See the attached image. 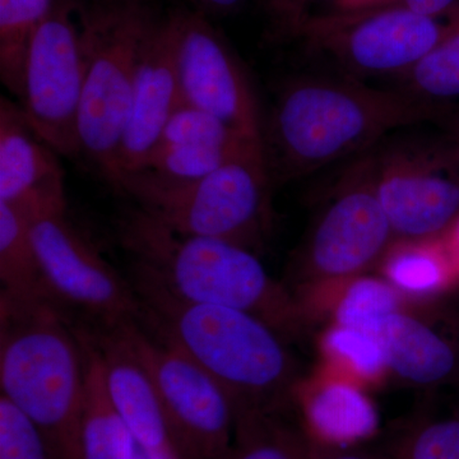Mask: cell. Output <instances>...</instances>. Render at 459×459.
<instances>
[{"instance_id": "cell-1", "label": "cell", "mask_w": 459, "mask_h": 459, "mask_svg": "<svg viewBox=\"0 0 459 459\" xmlns=\"http://www.w3.org/2000/svg\"><path fill=\"white\" fill-rule=\"evenodd\" d=\"M452 108L350 78L300 77L281 87L262 144L272 181H286L371 152L388 133L446 120Z\"/></svg>"}, {"instance_id": "cell-2", "label": "cell", "mask_w": 459, "mask_h": 459, "mask_svg": "<svg viewBox=\"0 0 459 459\" xmlns=\"http://www.w3.org/2000/svg\"><path fill=\"white\" fill-rule=\"evenodd\" d=\"M142 325L174 344L231 394L238 411L283 409L296 383L281 333L255 314L180 300L134 273Z\"/></svg>"}, {"instance_id": "cell-3", "label": "cell", "mask_w": 459, "mask_h": 459, "mask_svg": "<svg viewBox=\"0 0 459 459\" xmlns=\"http://www.w3.org/2000/svg\"><path fill=\"white\" fill-rule=\"evenodd\" d=\"M119 237L134 273L180 300L255 314L281 334L294 332L303 320L300 305L247 247L180 234L141 208L124 217Z\"/></svg>"}, {"instance_id": "cell-4", "label": "cell", "mask_w": 459, "mask_h": 459, "mask_svg": "<svg viewBox=\"0 0 459 459\" xmlns=\"http://www.w3.org/2000/svg\"><path fill=\"white\" fill-rule=\"evenodd\" d=\"M82 331L59 305L0 301V386L36 422L56 459H75L86 395Z\"/></svg>"}, {"instance_id": "cell-5", "label": "cell", "mask_w": 459, "mask_h": 459, "mask_svg": "<svg viewBox=\"0 0 459 459\" xmlns=\"http://www.w3.org/2000/svg\"><path fill=\"white\" fill-rule=\"evenodd\" d=\"M272 178L262 143L250 144L198 180L169 183L133 172L115 188L165 226L255 249L271 220Z\"/></svg>"}, {"instance_id": "cell-6", "label": "cell", "mask_w": 459, "mask_h": 459, "mask_svg": "<svg viewBox=\"0 0 459 459\" xmlns=\"http://www.w3.org/2000/svg\"><path fill=\"white\" fill-rule=\"evenodd\" d=\"M84 59L81 155L113 186L142 45L156 16L148 0H98L77 7Z\"/></svg>"}, {"instance_id": "cell-7", "label": "cell", "mask_w": 459, "mask_h": 459, "mask_svg": "<svg viewBox=\"0 0 459 459\" xmlns=\"http://www.w3.org/2000/svg\"><path fill=\"white\" fill-rule=\"evenodd\" d=\"M459 27V7L440 17L420 14L403 4L365 11L310 14L295 36L350 74H409L429 51Z\"/></svg>"}, {"instance_id": "cell-8", "label": "cell", "mask_w": 459, "mask_h": 459, "mask_svg": "<svg viewBox=\"0 0 459 459\" xmlns=\"http://www.w3.org/2000/svg\"><path fill=\"white\" fill-rule=\"evenodd\" d=\"M114 327L150 374L184 458H225L237 429L238 406L231 394L189 356L141 322Z\"/></svg>"}, {"instance_id": "cell-9", "label": "cell", "mask_w": 459, "mask_h": 459, "mask_svg": "<svg viewBox=\"0 0 459 459\" xmlns=\"http://www.w3.org/2000/svg\"><path fill=\"white\" fill-rule=\"evenodd\" d=\"M83 78L77 5L56 0L30 45L18 105L33 131L57 155H81L78 117Z\"/></svg>"}, {"instance_id": "cell-10", "label": "cell", "mask_w": 459, "mask_h": 459, "mask_svg": "<svg viewBox=\"0 0 459 459\" xmlns=\"http://www.w3.org/2000/svg\"><path fill=\"white\" fill-rule=\"evenodd\" d=\"M394 241L377 197L373 153H365L346 171L307 238L303 276L310 282H350L382 262Z\"/></svg>"}, {"instance_id": "cell-11", "label": "cell", "mask_w": 459, "mask_h": 459, "mask_svg": "<svg viewBox=\"0 0 459 459\" xmlns=\"http://www.w3.org/2000/svg\"><path fill=\"white\" fill-rule=\"evenodd\" d=\"M373 156L377 197L395 240L442 238L459 219V169L443 144L398 143Z\"/></svg>"}, {"instance_id": "cell-12", "label": "cell", "mask_w": 459, "mask_h": 459, "mask_svg": "<svg viewBox=\"0 0 459 459\" xmlns=\"http://www.w3.org/2000/svg\"><path fill=\"white\" fill-rule=\"evenodd\" d=\"M31 232L45 281L57 304L89 314L98 320L99 328L142 322L134 287L69 221L66 211L31 220Z\"/></svg>"}, {"instance_id": "cell-13", "label": "cell", "mask_w": 459, "mask_h": 459, "mask_svg": "<svg viewBox=\"0 0 459 459\" xmlns=\"http://www.w3.org/2000/svg\"><path fill=\"white\" fill-rule=\"evenodd\" d=\"M181 102L262 141L263 122L252 83L210 18L195 9L170 14Z\"/></svg>"}, {"instance_id": "cell-14", "label": "cell", "mask_w": 459, "mask_h": 459, "mask_svg": "<svg viewBox=\"0 0 459 459\" xmlns=\"http://www.w3.org/2000/svg\"><path fill=\"white\" fill-rule=\"evenodd\" d=\"M180 104L170 14L156 16L142 45L114 186L126 175L143 168L166 123Z\"/></svg>"}, {"instance_id": "cell-15", "label": "cell", "mask_w": 459, "mask_h": 459, "mask_svg": "<svg viewBox=\"0 0 459 459\" xmlns=\"http://www.w3.org/2000/svg\"><path fill=\"white\" fill-rule=\"evenodd\" d=\"M0 204L27 219L66 211L65 174L20 105L0 100Z\"/></svg>"}, {"instance_id": "cell-16", "label": "cell", "mask_w": 459, "mask_h": 459, "mask_svg": "<svg viewBox=\"0 0 459 459\" xmlns=\"http://www.w3.org/2000/svg\"><path fill=\"white\" fill-rule=\"evenodd\" d=\"M90 334L98 350L108 398L138 448L156 459H186L150 374L119 329L98 328Z\"/></svg>"}, {"instance_id": "cell-17", "label": "cell", "mask_w": 459, "mask_h": 459, "mask_svg": "<svg viewBox=\"0 0 459 459\" xmlns=\"http://www.w3.org/2000/svg\"><path fill=\"white\" fill-rule=\"evenodd\" d=\"M385 368L410 385L433 388L459 377V347L427 320L395 312L374 329Z\"/></svg>"}, {"instance_id": "cell-18", "label": "cell", "mask_w": 459, "mask_h": 459, "mask_svg": "<svg viewBox=\"0 0 459 459\" xmlns=\"http://www.w3.org/2000/svg\"><path fill=\"white\" fill-rule=\"evenodd\" d=\"M300 424L314 446L350 448L376 437L379 413L360 389L347 383L332 382L307 395Z\"/></svg>"}, {"instance_id": "cell-19", "label": "cell", "mask_w": 459, "mask_h": 459, "mask_svg": "<svg viewBox=\"0 0 459 459\" xmlns=\"http://www.w3.org/2000/svg\"><path fill=\"white\" fill-rule=\"evenodd\" d=\"M81 331L86 350L87 382L75 459H134L137 444L108 398L98 350L90 332Z\"/></svg>"}, {"instance_id": "cell-20", "label": "cell", "mask_w": 459, "mask_h": 459, "mask_svg": "<svg viewBox=\"0 0 459 459\" xmlns=\"http://www.w3.org/2000/svg\"><path fill=\"white\" fill-rule=\"evenodd\" d=\"M0 301L14 305L57 304L45 281L33 244L31 221L4 204H0Z\"/></svg>"}, {"instance_id": "cell-21", "label": "cell", "mask_w": 459, "mask_h": 459, "mask_svg": "<svg viewBox=\"0 0 459 459\" xmlns=\"http://www.w3.org/2000/svg\"><path fill=\"white\" fill-rule=\"evenodd\" d=\"M285 409L238 411L231 449L223 459H312L313 446Z\"/></svg>"}, {"instance_id": "cell-22", "label": "cell", "mask_w": 459, "mask_h": 459, "mask_svg": "<svg viewBox=\"0 0 459 459\" xmlns=\"http://www.w3.org/2000/svg\"><path fill=\"white\" fill-rule=\"evenodd\" d=\"M56 0H0V78L12 95H22L30 45Z\"/></svg>"}, {"instance_id": "cell-23", "label": "cell", "mask_w": 459, "mask_h": 459, "mask_svg": "<svg viewBox=\"0 0 459 459\" xmlns=\"http://www.w3.org/2000/svg\"><path fill=\"white\" fill-rule=\"evenodd\" d=\"M449 255L442 238L395 240L383 263L385 280L398 291L425 295L443 285L448 273Z\"/></svg>"}, {"instance_id": "cell-24", "label": "cell", "mask_w": 459, "mask_h": 459, "mask_svg": "<svg viewBox=\"0 0 459 459\" xmlns=\"http://www.w3.org/2000/svg\"><path fill=\"white\" fill-rule=\"evenodd\" d=\"M255 143H262V141L159 146L148 157L143 168L135 172H144L150 177L169 183H188L217 170L244 148Z\"/></svg>"}, {"instance_id": "cell-25", "label": "cell", "mask_w": 459, "mask_h": 459, "mask_svg": "<svg viewBox=\"0 0 459 459\" xmlns=\"http://www.w3.org/2000/svg\"><path fill=\"white\" fill-rule=\"evenodd\" d=\"M403 91L421 101L451 108L459 99V27L401 77Z\"/></svg>"}, {"instance_id": "cell-26", "label": "cell", "mask_w": 459, "mask_h": 459, "mask_svg": "<svg viewBox=\"0 0 459 459\" xmlns=\"http://www.w3.org/2000/svg\"><path fill=\"white\" fill-rule=\"evenodd\" d=\"M336 307L337 325L373 334L380 320L400 310V291L386 280L350 281Z\"/></svg>"}, {"instance_id": "cell-27", "label": "cell", "mask_w": 459, "mask_h": 459, "mask_svg": "<svg viewBox=\"0 0 459 459\" xmlns=\"http://www.w3.org/2000/svg\"><path fill=\"white\" fill-rule=\"evenodd\" d=\"M391 455L392 459H459V409L420 419Z\"/></svg>"}, {"instance_id": "cell-28", "label": "cell", "mask_w": 459, "mask_h": 459, "mask_svg": "<svg viewBox=\"0 0 459 459\" xmlns=\"http://www.w3.org/2000/svg\"><path fill=\"white\" fill-rule=\"evenodd\" d=\"M0 459H56L41 429L4 395H0Z\"/></svg>"}, {"instance_id": "cell-29", "label": "cell", "mask_w": 459, "mask_h": 459, "mask_svg": "<svg viewBox=\"0 0 459 459\" xmlns=\"http://www.w3.org/2000/svg\"><path fill=\"white\" fill-rule=\"evenodd\" d=\"M325 349L364 377L379 376L386 369L382 347L373 334L337 325L325 337Z\"/></svg>"}, {"instance_id": "cell-30", "label": "cell", "mask_w": 459, "mask_h": 459, "mask_svg": "<svg viewBox=\"0 0 459 459\" xmlns=\"http://www.w3.org/2000/svg\"><path fill=\"white\" fill-rule=\"evenodd\" d=\"M312 459H392V455L391 452H377L367 448L365 444L337 449L318 448L313 446Z\"/></svg>"}, {"instance_id": "cell-31", "label": "cell", "mask_w": 459, "mask_h": 459, "mask_svg": "<svg viewBox=\"0 0 459 459\" xmlns=\"http://www.w3.org/2000/svg\"><path fill=\"white\" fill-rule=\"evenodd\" d=\"M193 5L192 9L210 16H223V14L231 13L240 8L247 0H188Z\"/></svg>"}, {"instance_id": "cell-32", "label": "cell", "mask_w": 459, "mask_h": 459, "mask_svg": "<svg viewBox=\"0 0 459 459\" xmlns=\"http://www.w3.org/2000/svg\"><path fill=\"white\" fill-rule=\"evenodd\" d=\"M458 3L459 0H402L401 4L424 16L440 17L448 13Z\"/></svg>"}, {"instance_id": "cell-33", "label": "cell", "mask_w": 459, "mask_h": 459, "mask_svg": "<svg viewBox=\"0 0 459 459\" xmlns=\"http://www.w3.org/2000/svg\"><path fill=\"white\" fill-rule=\"evenodd\" d=\"M295 0H270L272 20L281 33L289 35Z\"/></svg>"}, {"instance_id": "cell-34", "label": "cell", "mask_w": 459, "mask_h": 459, "mask_svg": "<svg viewBox=\"0 0 459 459\" xmlns=\"http://www.w3.org/2000/svg\"><path fill=\"white\" fill-rule=\"evenodd\" d=\"M402 0H334V7L338 12L365 11L401 4Z\"/></svg>"}, {"instance_id": "cell-35", "label": "cell", "mask_w": 459, "mask_h": 459, "mask_svg": "<svg viewBox=\"0 0 459 459\" xmlns=\"http://www.w3.org/2000/svg\"><path fill=\"white\" fill-rule=\"evenodd\" d=\"M316 2H319V0H295L294 9H292L291 25H290V35H296L299 27L303 25L304 21L309 16V8Z\"/></svg>"}, {"instance_id": "cell-36", "label": "cell", "mask_w": 459, "mask_h": 459, "mask_svg": "<svg viewBox=\"0 0 459 459\" xmlns=\"http://www.w3.org/2000/svg\"><path fill=\"white\" fill-rule=\"evenodd\" d=\"M442 144L449 161L459 169V117L453 120L451 134Z\"/></svg>"}, {"instance_id": "cell-37", "label": "cell", "mask_w": 459, "mask_h": 459, "mask_svg": "<svg viewBox=\"0 0 459 459\" xmlns=\"http://www.w3.org/2000/svg\"><path fill=\"white\" fill-rule=\"evenodd\" d=\"M442 241L449 258L457 259L459 262V219L453 223L452 228L443 235Z\"/></svg>"}, {"instance_id": "cell-38", "label": "cell", "mask_w": 459, "mask_h": 459, "mask_svg": "<svg viewBox=\"0 0 459 459\" xmlns=\"http://www.w3.org/2000/svg\"><path fill=\"white\" fill-rule=\"evenodd\" d=\"M134 459H155V458L150 457V455H147L146 453L142 451V449L138 448V446H137V452H135Z\"/></svg>"}]
</instances>
